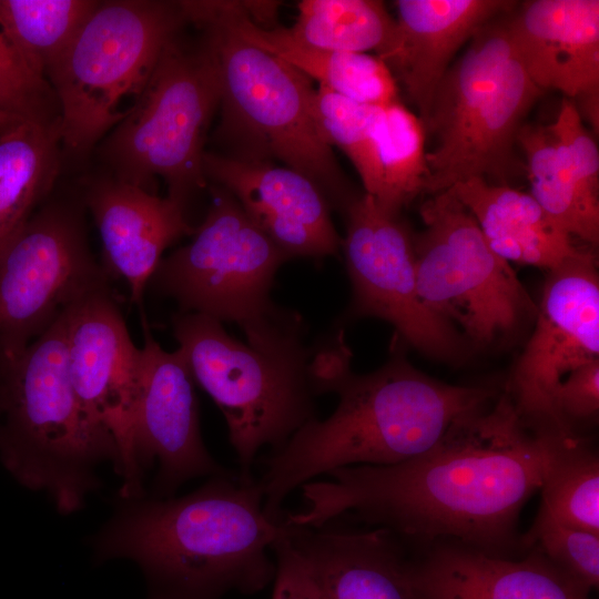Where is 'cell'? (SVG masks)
I'll return each mask as SVG.
<instances>
[{"label": "cell", "instance_id": "38", "mask_svg": "<svg viewBox=\"0 0 599 599\" xmlns=\"http://www.w3.org/2000/svg\"><path fill=\"white\" fill-rule=\"evenodd\" d=\"M6 368L7 366L0 361V407H1V395H2Z\"/></svg>", "mask_w": 599, "mask_h": 599}, {"label": "cell", "instance_id": "25", "mask_svg": "<svg viewBox=\"0 0 599 599\" xmlns=\"http://www.w3.org/2000/svg\"><path fill=\"white\" fill-rule=\"evenodd\" d=\"M63 155L60 121L22 120L0 134V253L51 193Z\"/></svg>", "mask_w": 599, "mask_h": 599}, {"label": "cell", "instance_id": "7", "mask_svg": "<svg viewBox=\"0 0 599 599\" xmlns=\"http://www.w3.org/2000/svg\"><path fill=\"white\" fill-rule=\"evenodd\" d=\"M509 13L477 31L435 91L423 122L436 138V146L426 153V193L471 177L504 182L517 167V135L542 90L517 54Z\"/></svg>", "mask_w": 599, "mask_h": 599}, {"label": "cell", "instance_id": "30", "mask_svg": "<svg viewBox=\"0 0 599 599\" xmlns=\"http://www.w3.org/2000/svg\"><path fill=\"white\" fill-rule=\"evenodd\" d=\"M539 490L556 519L599 535V457L586 439L557 435Z\"/></svg>", "mask_w": 599, "mask_h": 599}, {"label": "cell", "instance_id": "35", "mask_svg": "<svg viewBox=\"0 0 599 599\" xmlns=\"http://www.w3.org/2000/svg\"><path fill=\"white\" fill-rule=\"evenodd\" d=\"M556 424L562 433L575 434L576 423L595 420L599 412V358L570 372L554 397Z\"/></svg>", "mask_w": 599, "mask_h": 599}, {"label": "cell", "instance_id": "32", "mask_svg": "<svg viewBox=\"0 0 599 599\" xmlns=\"http://www.w3.org/2000/svg\"><path fill=\"white\" fill-rule=\"evenodd\" d=\"M522 545L539 551L585 591L598 588V534L566 525L540 506Z\"/></svg>", "mask_w": 599, "mask_h": 599}, {"label": "cell", "instance_id": "4", "mask_svg": "<svg viewBox=\"0 0 599 599\" xmlns=\"http://www.w3.org/2000/svg\"><path fill=\"white\" fill-rule=\"evenodd\" d=\"M65 312L6 368L0 463L18 484L44 493L60 514L70 515L101 488L102 464L119 476L121 457L71 384Z\"/></svg>", "mask_w": 599, "mask_h": 599}, {"label": "cell", "instance_id": "11", "mask_svg": "<svg viewBox=\"0 0 599 599\" xmlns=\"http://www.w3.org/2000/svg\"><path fill=\"white\" fill-rule=\"evenodd\" d=\"M419 212L425 227L414 236V252L424 305L476 343L488 344L511 332L529 300L473 214L451 189L433 194Z\"/></svg>", "mask_w": 599, "mask_h": 599}, {"label": "cell", "instance_id": "12", "mask_svg": "<svg viewBox=\"0 0 599 599\" xmlns=\"http://www.w3.org/2000/svg\"><path fill=\"white\" fill-rule=\"evenodd\" d=\"M79 197L40 206L0 253V361L12 364L74 302L110 283Z\"/></svg>", "mask_w": 599, "mask_h": 599}, {"label": "cell", "instance_id": "1", "mask_svg": "<svg viewBox=\"0 0 599 599\" xmlns=\"http://www.w3.org/2000/svg\"><path fill=\"white\" fill-rule=\"evenodd\" d=\"M560 433L527 422L506 390L458 418L420 456L343 467L302 485L304 506L285 522L318 527L355 516L405 542L456 541L506 555Z\"/></svg>", "mask_w": 599, "mask_h": 599}, {"label": "cell", "instance_id": "13", "mask_svg": "<svg viewBox=\"0 0 599 599\" xmlns=\"http://www.w3.org/2000/svg\"><path fill=\"white\" fill-rule=\"evenodd\" d=\"M65 346L69 376L79 400L118 445L122 479L118 497L145 495L134 453L141 347L132 341L109 283L67 309Z\"/></svg>", "mask_w": 599, "mask_h": 599}, {"label": "cell", "instance_id": "14", "mask_svg": "<svg viewBox=\"0 0 599 599\" xmlns=\"http://www.w3.org/2000/svg\"><path fill=\"white\" fill-rule=\"evenodd\" d=\"M346 237L342 242L353 288L354 315L390 323L410 346L435 357L457 347L454 326L422 302L416 281L414 236L399 215L384 211L367 193L343 207Z\"/></svg>", "mask_w": 599, "mask_h": 599}, {"label": "cell", "instance_id": "37", "mask_svg": "<svg viewBox=\"0 0 599 599\" xmlns=\"http://www.w3.org/2000/svg\"><path fill=\"white\" fill-rule=\"evenodd\" d=\"M22 119L8 113L0 112V134Z\"/></svg>", "mask_w": 599, "mask_h": 599}, {"label": "cell", "instance_id": "22", "mask_svg": "<svg viewBox=\"0 0 599 599\" xmlns=\"http://www.w3.org/2000/svg\"><path fill=\"white\" fill-rule=\"evenodd\" d=\"M415 568L425 599H589L536 549L515 560L456 541H437Z\"/></svg>", "mask_w": 599, "mask_h": 599}, {"label": "cell", "instance_id": "16", "mask_svg": "<svg viewBox=\"0 0 599 599\" xmlns=\"http://www.w3.org/2000/svg\"><path fill=\"white\" fill-rule=\"evenodd\" d=\"M143 345L134 418V453L139 470L156 467L148 494L175 496L195 478L232 473L204 445L194 380L177 349L167 352L152 336L142 317Z\"/></svg>", "mask_w": 599, "mask_h": 599}, {"label": "cell", "instance_id": "17", "mask_svg": "<svg viewBox=\"0 0 599 599\" xmlns=\"http://www.w3.org/2000/svg\"><path fill=\"white\" fill-rule=\"evenodd\" d=\"M205 176L230 192L252 221L287 255H337L342 240L326 196L305 175L267 161L205 152Z\"/></svg>", "mask_w": 599, "mask_h": 599}, {"label": "cell", "instance_id": "26", "mask_svg": "<svg viewBox=\"0 0 599 599\" xmlns=\"http://www.w3.org/2000/svg\"><path fill=\"white\" fill-rule=\"evenodd\" d=\"M517 143L526 156L530 194L570 236L599 241V200L579 183L560 156L546 126L524 124Z\"/></svg>", "mask_w": 599, "mask_h": 599}, {"label": "cell", "instance_id": "28", "mask_svg": "<svg viewBox=\"0 0 599 599\" xmlns=\"http://www.w3.org/2000/svg\"><path fill=\"white\" fill-rule=\"evenodd\" d=\"M97 0H0V33L29 68L45 73L90 16Z\"/></svg>", "mask_w": 599, "mask_h": 599}, {"label": "cell", "instance_id": "19", "mask_svg": "<svg viewBox=\"0 0 599 599\" xmlns=\"http://www.w3.org/2000/svg\"><path fill=\"white\" fill-rule=\"evenodd\" d=\"M285 526L324 599H425L415 561L392 531L352 529L337 520Z\"/></svg>", "mask_w": 599, "mask_h": 599}, {"label": "cell", "instance_id": "2", "mask_svg": "<svg viewBox=\"0 0 599 599\" xmlns=\"http://www.w3.org/2000/svg\"><path fill=\"white\" fill-rule=\"evenodd\" d=\"M284 530L264 511L260 480L233 470L181 497H118L89 542L97 565L133 562L145 599H223L273 582L272 548Z\"/></svg>", "mask_w": 599, "mask_h": 599}, {"label": "cell", "instance_id": "29", "mask_svg": "<svg viewBox=\"0 0 599 599\" xmlns=\"http://www.w3.org/2000/svg\"><path fill=\"white\" fill-rule=\"evenodd\" d=\"M422 120L400 101L380 106L375 122L379 189L374 197L386 212L400 210L425 192L428 176Z\"/></svg>", "mask_w": 599, "mask_h": 599}, {"label": "cell", "instance_id": "8", "mask_svg": "<svg viewBox=\"0 0 599 599\" xmlns=\"http://www.w3.org/2000/svg\"><path fill=\"white\" fill-rule=\"evenodd\" d=\"M186 22L180 1H99L45 73L64 155L85 159L131 111L166 43Z\"/></svg>", "mask_w": 599, "mask_h": 599}, {"label": "cell", "instance_id": "15", "mask_svg": "<svg viewBox=\"0 0 599 599\" xmlns=\"http://www.w3.org/2000/svg\"><path fill=\"white\" fill-rule=\"evenodd\" d=\"M598 356L597 264L595 255L582 250L549 271L535 331L507 392L527 422L558 429L554 397L559 384Z\"/></svg>", "mask_w": 599, "mask_h": 599}, {"label": "cell", "instance_id": "31", "mask_svg": "<svg viewBox=\"0 0 599 599\" xmlns=\"http://www.w3.org/2000/svg\"><path fill=\"white\" fill-rule=\"evenodd\" d=\"M380 106L342 97L318 85L314 116L323 139L338 146L355 166L365 193L375 197L380 182L375 144V122Z\"/></svg>", "mask_w": 599, "mask_h": 599}, {"label": "cell", "instance_id": "34", "mask_svg": "<svg viewBox=\"0 0 599 599\" xmlns=\"http://www.w3.org/2000/svg\"><path fill=\"white\" fill-rule=\"evenodd\" d=\"M546 128L560 156L582 187L591 194L598 195V146L585 129L577 104L565 98L555 122Z\"/></svg>", "mask_w": 599, "mask_h": 599}, {"label": "cell", "instance_id": "6", "mask_svg": "<svg viewBox=\"0 0 599 599\" xmlns=\"http://www.w3.org/2000/svg\"><path fill=\"white\" fill-rule=\"evenodd\" d=\"M211 194L191 243L160 261L148 287L173 298L179 312L236 323L256 349H306L302 317L271 297L275 274L290 258L230 192L213 185Z\"/></svg>", "mask_w": 599, "mask_h": 599}, {"label": "cell", "instance_id": "21", "mask_svg": "<svg viewBox=\"0 0 599 599\" xmlns=\"http://www.w3.org/2000/svg\"><path fill=\"white\" fill-rule=\"evenodd\" d=\"M394 3L395 35L380 59L403 83L422 122L458 50L486 23L517 7L509 0H397Z\"/></svg>", "mask_w": 599, "mask_h": 599}, {"label": "cell", "instance_id": "23", "mask_svg": "<svg viewBox=\"0 0 599 599\" xmlns=\"http://www.w3.org/2000/svg\"><path fill=\"white\" fill-rule=\"evenodd\" d=\"M450 189L477 221L489 247L508 263L551 271L582 251L530 193L484 177Z\"/></svg>", "mask_w": 599, "mask_h": 599}, {"label": "cell", "instance_id": "5", "mask_svg": "<svg viewBox=\"0 0 599 599\" xmlns=\"http://www.w3.org/2000/svg\"><path fill=\"white\" fill-rule=\"evenodd\" d=\"M181 7L216 57L221 81L216 134L232 146L230 156L278 160L315 183L331 206L343 209L354 194L316 124V89L309 79L240 37L219 1H181Z\"/></svg>", "mask_w": 599, "mask_h": 599}, {"label": "cell", "instance_id": "18", "mask_svg": "<svg viewBox=\"0 0 599 599\" xmlns=\"http://www.w3.org/2000/svg\"><path fill=\"white\" fill-rule=\"evenodd\" d=\"M80 199L99 231L104 271L122 278L130 301L141 304L165 248L195 227L174 201L108 173L85 180Z\"/></svg>", "mask_w": 599, "mask_h": 599}, {"label": "cell", "instance_id": "10", "mask_svg": "<svg viewBox=\"0 0 599 599\" xmlns=\"http://www.w3.org/2000/svg\"><path fill=\"white\" fill-rule=\"evenodd\" d=\"M173 336L194 380L222 412L243 476H253L258 451L281 448L316 418L318 396L312 373L316 351L274 354L230 336L222 323L176 312Z\"/></svg>", "mask_w": 599, "mask_h": 599}, {"label": "cell", "instance_id": "9", "mask_svg": "<svg viewBox=\"0 0 599 599\" xmlns=\"http://www.w3.org/2000/svg\"><path fill=\"white\" fill-rule=\"evenodd\" d=\"M180 32L166 43L130 113L100 142L98 153L108 174L124 183L156 194L162 179L166 197L185 211L209 182L203 149L220 105L221 81L206 38L190 42Z\"/></svg>", "mask_w": 599, "mask_h": 599}, {"label": "cell", "instance_id": "36", "mask_svg": "<svg viewBox=\"0 0 599 599\" xmlns=\"http://www.w3.org/2000/svg\"><path fill=\"white\" fill-rule=\"evenodd\" d=\"M272 550L276 570L271 599H324L305 561L288 539L286 526Z\"/></svg>", "mask_w": 599, "mask_h": 599}, {"label": "cell", "instance_id": "3", "mask_svg": "<svg viewBox=\"0 0 599 599\" xmlns=\"http://www.w3.org/2000/svg\"><path fill=\"white\" fill-rule=\"evenodd\" d=\"M318 393L338 395L335 410L306 423L263 461L264 511L276 521L283 520L286 497L302 485L343 467L390 466L420 456L458 418L499 394L443 383L398 357L365 375L354 374L351 363L334 367L318 382Z\"/></svg>", "mask_w": 599, "mask_h": 599}, {"label": "cell", "instance_id": "33", "mask_svg": "<svg viewBox=\"0 0 599 599\" xmlns=\"http://www.w3.org/2000/svg\"><path fill=\"white\" fill-rule=\"evenodd\" d=\"M0 112L51 125L60 106L47 79L33 72L0 33Z\"/></svg>", "mask_w": 599, "mask_h": 599}, {"label": "cell", "instance_id": "20", "mask_svg": "<svg viewBox=\"0 0 599 599\" xmlns=\"http://www.w3.org/2000/svg\"><path fill=\"white\" fill-rule=\"evenodd\" d=\"M517 54L532 82L568 99L599 92V1L530 0L508 16Z\"/></svg>", "mask_w": 599, "mask_h": 599}, {"label": "cell", "instance_id": "27", "mask_svg": "<svg viewBox=\"0 0 599 599\" xmlns=\"http://www.w3.org/2000/svg\"><path fill=\"white\" fill-rule=\"evenodd\" d=\"M295 23L284 28L296 42L333 51L367 53L380 58L390 47L396 22L382 1L304 0Z\"/></svg>", "mask_w": 599, "mask_h": 599}, {"label": "cell", "instance_id": "24", "mask_svg": "<svg viewBox=\"0 0 599 599\" xmlns=\"http://www.w3.org/2000/svg\"><path fill=\"white\" fill-rule=\"evenodd\" d=\"M220 7L240 37L316 80L321 87L373 106L399 101L396 79L377 55L308 47L293 40L284 28L270 30L256 24L246 4L220 1Z\"/></svg>", "mask_w": 599, "mask_h": 599}]
</instances>
